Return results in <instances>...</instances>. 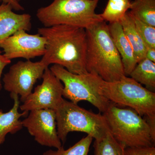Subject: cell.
<instances>
[{"instance_id": "6da1fadb", "label": "cell", "mask_w": 155, "mask_h": 155, "mask_svg": "<svg viewBox=\"0 0 155 155\" xmlns=\"http://www.w3.org/2000/svg\"><path fill=\"white\" fill-rule=\"evenodd\" d=\"M46 41V51L41 61L47 67L55 64L75 74L87 72V36L84 28L61 25L38 28Z\"/></svg>"}, {"instance_id": "7a4b0ae2", "label": "cell", "mask_w": 155, "mask_h": 155, "mask_svg": "<svg viewBox=\"0 0 155 155\" xmlns=\"http://www.w3.org/2000/svg\"><path fill=\"white\" fill-rule=\"evenodd\" d=\"M86 69L106 81L119 80L125 76L124 68L109 30L104 21L85 29Z\"/></svg>"}, {"instance_id": "3957f363", "label": "cell", "mask_w": 155, "mask_h": 155, "mask_svg": "<svg viewBox=\"0 0 155 155\" xmlns=\"http://www.w3.org/2000/svg\"><path fill=\"white\" fill-rule=\"evenodd\" d=\"M103 115L111 134L125 148L154 147L155 131L133 109L111 102Z\"/></svg>"}, {"instance_id": "277c9868", "label": "cell", "mask_w": 155, "mask_h": 155, "mask_svg": "<svg viewBox=\"0 0 155 155\" xmlns=\"http://www.w3.org/2000/svg\"><path fill=\"white\" fill-rule=\"evenodd\" d=\"M99 0H54L38 9L36 16L45 27L65 25L86 29L104 21L95 12Z\"/></svg>"}, {"instance_id": "5b68a950", "label": "cell", "mask_w": 155, "mask_h": 155, "mask_svg": "<svg viewBox=\"0 0 155 155\" xmlns=\"http://www.w3.org/2000/svg\"><path fill=\"white\" fill-rule=\"evenodd\" d=\"M55 112L58 136L63 143L69 132H84L97 140L110 132L103 114H95L64 99Z\"/></svg>"}, {"instance_id": "8992f818", "label": "cell", "mask_w": 155, "mask_h": 155, "mask_svg": "<svg viewBox=\"0 0 155 155\" xmlns=\"http://www.w3.org/2000/svg\"><path fill=\"white\" fill-rule=\"evenodd\" d=\"M50 69L64 84L63 97L75 104L86 101L103 113L107 109L111 102L101 93V85L103 80L97 74L88 72L73 74L55 64Z\"/></svg>"}, {"instance_id": "52a82bcc", "label": "cell", "mask_w": 155, "mask_h": 155, "mask_svg": "<svg viewBox=\"0 0 155 155\" xmlns=\"http://www.w3.org/2000/svg\"><path fill=\"white\" fill-rule=\"evenodd\" d=\"M101 93L110 101L133 109L141 116H155V93L131 77L125 76L113 81L103 80Z\"/></svg>"}, {"instance_id": "ba28073f", "label": "cell", "mask_w": 155, "mask_h": 155, "mask_svg": "<svg viewBox=\"0 0 155 155\" xmlns=\"http://www.w3.org/2000/svg\"><path fill=\"white\" fill-rule=\"evenodd\" d=\"M47 67L41 61H19L10 67L3 78L4 87L11 94L20 96V101H25L32 92L35 84L42 77Z\"/></svg>"}, {"instance_id": "9c48e42d", "label": "cell", "mask_w": 155, "mask_h": 155, "mask_svg": "<svg viewBox=\"0 0 155 155\" xmlns=\"http://www.w3.org/2000/svg\"><path fill=\"white\" fill-rule=\"evenodd\" d=\"M41 84L38 85L21 106L20 110L29 112L33 110H55L63 100L64 85L48 67L45 69Z\"/></svg>"}, {"instance_id": "30bf717a", "label": "cell", "mask_w": 155, "mask_h": 155, "mask_svg": "<svg viewBox=\"0 0 155 155\" xmlns=\"http://www.w3.org/2000/svg\"><path fill=\"white\" fill-rule=\"evenodd\" d=\"M29 112L22 124L35 140L43 146L61 147L63 145L58 135L55 110L41 109Z\"/></svg>"}, {"instance_id": "8fae6325", "label": "cell", "mask_w": 155, "mask_h": 155, "mask_svg": "<svg viewBox=\"0 0 155 155\" xmlns=\"http://www.w3.org/2000/svg\"><path fill=\"white\" fill-rule=\"evenodd\" d=\"M46 45L45 38L38 33L29 34L22 29L0 44V48L3 50V54L9 60L22 58L30 60L43 56Z\"/></svg>"}, {"instance_id": "7c38bea8", "label": "cell", "mask_w": 155, "mask_h": 155, "mask_svg": "<svg viewBox=\"0 0 155 155\" xmlns=\"http://www.w3.org/2000/svg\"><path fill=\"white\" fill-rule=\"evenodd\" d=\"M13 10L9 4L0 5V44L18 31L31 29L30 14H16Z\"/></svg>"}, {"instance_id": "4fadbf2b", "label": "cell", "mask_w": 155, "mask_h": 155, "mask_svg": "<svg viewBox=\"0 0 155 155\" xmlns=\"http://www.w3.org/2000/svg\"><path fill=\"white\" fill-rule=\"evenodd\" d=\"M111 37L119 52L125 76H128L137 64L133 48L120 22L108 24Z\"/></svg>"}, {"instance_id": "5bb4252c", "label": "cell", "mask_w": 155, "mask_h": 155, "mask_svg": "<svg viewBox=\"0 0 155 155\" xmlns=\"http://www.w3.org/2000/svg\"><path fill=\"white\" fill-rule=\"evenodd\" d=\"M10 96L14 101L12 109L7 113L0 109V146L5 142L8 134H15L23 128L22 121L19 119L28 114L26 111L19 113L20 100L18 95L10 94Z\"/></svg>"}, {"instance_id": "9a60e30c", "label": "cell", "mask_w": 155, "mask_h": 155, "mask_svg": "<svg viewBox=\"0 0 155 155\" xmlns=\"http://www.w3.org/2000/svg\"><path fill=\"white\" fill-rule=\"evenodd\" d=\"M123 31L130 43L136 61L137 63L145 58L147 48L136 28L134 19L130 12H127L120 21Z\"/></svg>"}, {"instance_id": "2e32d148", "label": "cell", "mask_w": 155, "mask_h": 155, "mask_svg": "<svg viewBox=\"0 0 155 155\" xmlns=\"http://www.w3.org/2000/svg\"><path fill=\"white\" fill-rule=\"evenodd\" d=\"M129 76L143 84L150 91H155V63L144 58L139 62Z\"/></svg>"}, {"instance_id": "e0dca14e", "label": "cell", "mask_w": 155, "mask_h": 155, "mask_svg": "<svg viewBox=\"0 0 155 155\" xmlns=\"http://www.w3.org/2000/svg\"><path fill=\"white\" fill-rule=\"evenodd\" d=\"M130 10L134 18L155 27V0H134Z\"/></svg>"}, {"instance_id": "ac0fdd59", "label": "cell", "mask_w": 155, "mask_h": 155, "mask_svg": "<svg viewBox=\"0 0 155 155\" xmlns=\"http://www.w3.org/2000/svg\"><path fill=\"white\" fill-rule=\"evenodd\" d=\"M131 6L130 0H108L105 8L100 15L104 21L109 23L120 22Z\"/></svg>"}, {"instance_id": "d6986e66", "label": "cell", "mask_w": 155, "mask_h": 155, "mask_svg": "<svg viewBox=\"0 0 155 155\" xmlns=\"http://www.w3.org/2000/svg\"><path fill=\"white\" fill-rule=\"evenodd\" d=\"M94 155H125V148L114 138L110 132L100 140H95Z\"/></svg>"}, {"instance_id": "ffe728a7", "label": "cell", "mask_w": 155, "mask_h": 155, "mask_svg": "<svg viewBox=\"0 0 155 155\" xmlns=\"http://www.w3.org/2000/svg\"><path fill=\"white\" fill-rule=\"evenodd\" d=\"M93 139L91 136L87 135L68 149H64L62 146L56 150L46 151L42 155H88Z\"/></svg>"}, {"instance_id": "44dd1931", "label": "cell", "mask_w": 155, "mask_h": 155, "mask_svg": "<svg viewBox=\"0 0 155 155\" xmlns=\"http://www.w3.org/2000/svg\"><path fill=\"white\" fill-rule=\"evenodd\" d=\"M134 19L136 28L147 48H155V27Z\"/></svg>"}, {"instance_id": "7402d4cb", "label": "cell", "mask_w": 155, "mask_h": 155, "mask_svg": "<svg viewBox=\"0 0 155 155\" xmlns=\"http://www.w3.org/2000/svg\"><path fill=\"white\" fill-rule=\"evenodd\" d=\"M125 155H155L154 147L126 148Z\"/></svg>"}, {"instance_id": "603a6c76", "label": "cell", "mask_w": 155, "mask_h": 155, "mask_svg": "<svg viewBox=\"0 0 155 155\" xmlns=\"http://www.w3.org/2000/svg\"><path fill=\"white\" fill-rule=\"evenodd\" d=\"M11 60L6 58L4 55L2 54V51L0 50V91L2 88V85L1 80L3 70L7 65L11 64Z\"/></svg>"}, {"instance_id": "cb8c5ba5", "label": "cell", "mask_w": 155, "mask_h": 155, "mask_svg": "<svg viewBox=\"0 0 155 155\" xmlns=\"http://www.w3.org/2000/svg\"><path fill=\"white\" fill-rule=\"evenodd\" d=\"M4 4H9L13 10L16 11H24V9L17 0H0Z\"/></svg>"}, {"instance_id": "d4e9b609", "label": "cell", "mask_w": 155, "mask_h": 155, "mask_svg": "<svg viewBox=\"0 0 155 155\" xmlns=\"http://www.w3.org/2000/svg\"><path fill=\"white\" fill-rule=\"evenodd\" d=\"M145 58L155 63V48H147Z\"/></svg>"}, {"instance_id": "484cf974", "label": "cell", "mask_w": 155, "mask_h": 155, "mask_svg": "<svg viewBox=\"0 0 155 155\" xmlns=\"http://www.w3.org/2000/svg\"><path fill=\"white\" fill-rule=\"evenodd\" d=\"M17 1H18V2H19V1H20V0H17Z\"/></svg>"}]
</instances>
